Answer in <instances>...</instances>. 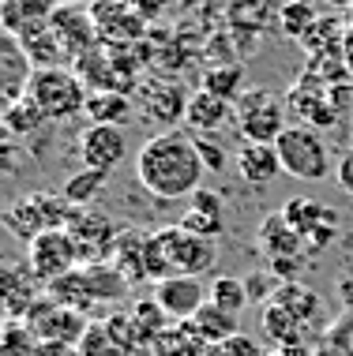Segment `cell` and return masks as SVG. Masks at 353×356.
<instances>
[{
    "instance_id": "4316f807",
    "label": "cell",
    "mask_w": 353,
    "mask_h": 356,
    "mask_svg": "<svg viewBox=\"0 0 353 356\" xmlns=\"http://www.w3.org/2000/svg\"><path fill=\"white\" fill-rule=\"evenodd\" d=\"M237 319L241 315H230V312H222V307H214L211 300H207L199 312L188 319V326L196 330V338H203L207 345H222L226 338H233V334H241V326H237Z\"/></svg>"
},
{
    "instance_id": "d4e9b609",
    "label": "cell",
    "mask_w": 353,
    "mask_h": 356,
    "mask_svg": "<svg viewBox=\"0 0 353 356\" xmlns=\"http://www.w3.org/2000/svg\"><path fill=\"white\" fill-rule=\"evenodd\" d=\"M42 282L31 274V266H8L4 270V296H8V319H23L31 304L42 293Z\"/></svg>"
},
{
    "instance_id": "f546056e",
    "label": "cell",
    "mask_w": 353,
    "mask_h": 356,
    "mask_svg": "<svg viewBox=\"0 0 353 356\" xmlns=\"http://www.w3.org/2000/svg\"><path fill=\"white\" fill-rule=\"evenodd\" d=\"M79 356H136V353L109 330L106 319H91L87 334L79 338Z\"/></svg>"
},
{
    "instance_id": "7a4b0ae2",
    "label": "cell",
    "mask_w": 353,
    "mask_h": 356,
    "mask_svg": "<svg viewBox=\"0 0 353 356\" xmlns=\"http://www.w3.org/2000/svg\"><path fill=\"white\" fill-rule=\"evenodd\" d=\"M218 263L214 255V244L199 233H188L185 225H166L158 233H150V244H147V274L150 282H162V277H199L207 274L211 266Z\"/></svg>"
},
{
    "instance_id": "5bb4252c",
    "label": "cell",
    "mask_w": 353,
    "mask_h": 356,
    "mask_svg": "<svg viewBox=\"0 0 353 356\" xmlns=\"http://www.w3.org/2000/svg\"><path fill=\"white\" fill-rule=\"evenodd\" d=\"M128 154V139L124 128L117 124H87L79 136V158L83 169H98V172H113Z\"/></svg>"
},
{
    "instance_id": "6da1fadb",
    "label": "cell",
    "mask_w": 353,
    "mask_h": 356,
    "mask_svg": "<svg viewBox=\"0 0 353 356\" xmlns=\"http://www.w3.org/2000/svg\"><path fill=\"white\" fill-rule=\"evenodd\" d=\"M203 154L192 131L166 128L155 131L136 154V177L139 184L162 203H180L192 199L199 184H203Z\"/></svg>"
},
{
    "instance_id": "30bf717a",
    "label": "cell",
    "mask_w": 353,
    "mask_h": 356,
    "mask_svg": "<svg viewBox=\"0 0 353 356\" xmlns=\"http://www.w3.org/2000/svg\"><path fill=\"white\" fill-rule=\"evenodd\" d=\"M68 236L75 244V255H79V266L83 263H113L120 225H113L98 210H75V218L68 221Z\"/></svg>"
},
{
    "instance_id": "8992f818",
    "label": "cell",
    "mask_w": 353,
    "mask_h": 356,
    "mask_svg": "<svg viewBox=\"0 0 353 356\" xmlns=\"http://www.w3.org/2000/svg\"><path fill=\"white\" fill-rule=\"evenodd\" d=\"M237 131L244 136V143H279L285 124V98L271 90H244L237 98Z\"/></svg>"
},
{
    "instance_id": "ba28073f",
    "label": "cell",
    "mask_w": 353,
    "mask_h": 356,
    "mask_svg": "<svg viewBox=\"0 0 353 356\" xmlns=\"http://www.w3.org/2000/svg\"><path fill=\"white\" fill-rule=\"evenodd\" d=\"M23 323L34 330L38 341H68V345H79V338L91 326V319L83 312L53 300V296H38L31 304V312L23 315Z\"/></svg>"
},
{
    "instance_id": "277c9868",
    "label": "cell",
    "mask_w": 353,
    "mask_h": 356,
    "mask_svg": "<svg viewBox=\"0 0 353 356\" xmlns=\"http://www.w3.org/2000/svg\"><path fill=\"white\" fill-rule=\"evenodd\" d=\"M26 98L45 113V120H72L87 113L91 86L75 75V68H38Z\"/></svg>"
},
{
    "instance_id": "ac0fdd59",
    "label": "cell",
    "mask_w": 353,
    "mask_h": 356,
    "mask_svg": "<svg viewBox=\"0 0 353 356\" xmlns=\"http://www.w3.org/2000/svg\"><path fill=\"white\" fill-rule=\"evenodd\" d=\"M34 72L38 68H34L31 53L23 49V42L12 38V34H4V42H0V86H4V102L8 105L26 98Z\"/></svg>"
},
{
    "instance_id": "ffe728a7",
    "label": "cell",
    "mask_w": 353,
    "mask_h": 356,
    "mask_svg": "<svg viewBox=\"0 0 353 356\" xmlns=\"http://www.w3.org/2000/svg\"><path fill=\"white\" fill-rule=\"evenodd\" d=\"M139 109L147 117H155L162 124V131L173 128L177 120H185V109H188V98L180 94L177 83H147L139 90Z\"/></svg>"
},
{
    "instance_id": "ee69618b",
    "label": "cell",
    "mask_w": 353,
    "mask_h": 356,
    "mask_svg": "<svg viewBox=\"0 0 353 356\" xmlns=\"http://www.w3.org/2000/svg\"><path fill=\"white\" fill-rule=\"evenodd\" d=\"M327 349H346L338 356H353V319H342V326L327 330Z\"/></svg>"
},
{
    "instance_id": "f5cc1de1",
    "label": "cell",
    "mask_w": 353,
    "mask_h": 356,
    "mask_svg": "<svg viewBox=\"0 0 353 356\" xmlns=\"http://www.w3.org/2000/svg\"><path fill=\"white\" fill-rule=\"evenodd\" d=\"M350 131H353V124H350Z\"/></svg>"
},
{
    "instance_id": "7bdbcfd3",
    "label": "cell",
    "mask_w": 353,
    "mask_h": 356,
    "mask_svg": "<svg viewBox=\"0 0 353 356\" xmlns=\"http://www.w3.org/2000/svg\"><path fill=\"white\" fill-rule=\"evenodd\" d=\"M196 143H199V154H203L207 172H222V169H226V150H222V143L203 139V136H196Z\"/></svg>"
},
{
    "instance_id": "83f0119b",
    "label": "cell",
    "mask_w": 353,
    "mask_h": 356,
    "mask_svg": "<svg viewBox=\"0 0 353 356\" xmlns=\"http://www.w3.org/2000/svg\"><path fill=\"white\" fill-rule=\"evenodd\" d=\"M155 356H211V345L203 338H196V330L188 323H173L150 341Z\"/></svg>"
},
{
    "instance_id": "9c48e42d",
    "label": "cell",
    "mask_w": 353,
    "mask_h": 356,
    "mask_svg": "<svg viewBox=\"0 0 353 356\" xmlns=\"http://www.w3.org/2000/svg\"><path fill=\"white\" fill-rule=\"evenodd\" d=\"M26 266H31V274L45 289H49L56 277L75 270V266H79V255H75L68 229H45V233H38L31 244H26Z\"/></svg>"
},
{
    "instance_id": "5b68a950",
    "label": "cell",
    "mask_w": 353,
    "mask_h": 356,
    "mask_svg": "<svg viewBox=\"0 0 353 356\" xmlns=\"http://www.w3.org/2000/svg\"><path fill=\"white\" fill-rule=\"evenodd\" d=\"M274 147H279L285 177H293V180H327L331 177L327 143H323V136L316 128H308V124H290Z\"/></svg>"
},
{
    "instance_id": "4dcf8cb0",
    "label": "cell",
    "mask_w": 353,
    "mask_h": 356,
    "mask_svg": "<svg viewBox=\"0 0 353 356\" xmlns=\"http://www.w3.org/2000/svg\"><path fill=\"white\" fill-rule=\"evenodd\" d=\"M274 304H282L290 315H297L304 326L320 315V296L308 285H297V282H282L279 293H274Z\"/></svg>"
},
{
    "instance_id": "e575fe53",
    "label": "cell",
    "mask_w": 353,
    "mask_h": 356,
    "mask_svg": "<svg viewBox=\"0 0 353 356\" xmlns=\"http://www.w3.org/2000/svg\"><path fill=\"white\" fill-rule=\"evenodd\" d=\"M211 304L222 307L230 315H241L248 304V289H244V277H214L211 282Z\"/></svg>"
},
{
    "instance_id": "f6af8a7d",
    "label": "cell",
    "mask_w": 353,
    "mask_h": 356,
    "mask_svg": "<svg viewBox=\"0 0 353 356\" xmlns=\"http://www.w3.org/2000/svg\"><path fill=\"white\" fill-rule=\"evenodd\" d=\"M34 356H79V345H68V341H38V353Z\"/></svg>"
},
{
    "instance_id": "2e32d148",
    "label": "cell",
    "mask_w": 353,
    "mask_h": 356,
    "mask_svg": "<svg viewBox=\"0 0 353 356\" xmlns=\"http://www.w3.org/2000/svg\"><path fill=\"white\" fill-rule=\"evenodd\" d=\"M207 293H211V289H203L199 277H185V274L155 282V300L162 304V312H166L173 323H188V319H192L199 307L207 304Z\"/></svg>"
},
{
    "instance_id": "484cf974",
    "label": "cell",
    "mask_w": 353,
    "mask_h": 356,
    "mask_svg": "<svg viewBox=\"0 0 353 356\" xmlns=\"http://www.w3.org/2000/svg\"><path fill=\"white\" fill-rule=\"evenodd\" d=\"M260 244L267 248V259H282V255H301L304 240L279 210V214H267L260 221Z\"/></svg>"
},
{
    "instance_id": "44dd1931",
    "label": "cell",
    "mask_w": 353,
    "mask_h": 356,
    "mask_svg": "<svg viewBox=\"0 0 353 356\" xmlns=\"http://www.w3.org/2000/svg\"><path fill=\"white\" fill-rule=\"evenodd\" d=\"M237 172H241V180H248L256 188L271 184L282 172L279 147L274 143H244V147H237Z\"/></svg>"
},
{
    "instance_id": "4fadbf2b",
    "label": "cell",
    "mask_w": 353,
    "mask_h": 356,
    "mask_svg": "<svg viewBox=\"0 0 353 356\" xmlns=\"http://www.w3.org/2000/svg\"><path fill=\"white\" fill-rule=\"evenodd\" d=\"M282 214L301 233V240H304L308 252H323V248L331 244V236H335V225H338L335 210L316 203V199H285Z\"/></svg>"
},
{
    "instance_id": "681fc988",
    "label": "cell",
    "mask_w": 353,
    "mask_h": 356,
    "mask_svg": "<svg viewBox=\"0 0 353 356\" xmlns=\"http://www.w3.org/2000/svg\"><path fill=\"white\" fill-rule=\"evenodd\" d=\"M331 8H353V0H327Z\"/></svg>"
},
{
    "instance_id": "836d02e7",
    "label": "cell",
    "mask_w": 353,
    "mask_h": 356,
    "mask_svg": "<svg viewBox=\"0 0 353 356\" xmlns=\"http://www.w3.org/2000/svg\"><path fill=\"white\" fill-rule=\"evenodd\" d=\"M203 90H211V94H218V98H226V102L237 105V98L244 94V72L237 68V64L203 72Z\"/></svg>"
},
{
    "instance_id": "c3c4849f",
    "label": "cell",
    "mask_w": 353,
    "mask_h": 356,
    "mask_svg": "<svg viewBox=\"0 0 353 356\" xmlns=\"http://www.w3.org/2000/svg\"><path fill=\"white\" fill-rule=\"evenodd\" d=\"M282 356H312V345H308V341H293V345H282Z\"/></svg>"
},
{
    "instance_id": "e0dca14e",
    "label": "cell",
    "mask_w": 353,
    "mask_h": 356,
    "mask_svg": "<svg viewBox=\"0 0 353 356\" xmlns=\"http://www.w3.org/2000/svg\"><path fill=\"white\" fill-rule=\"evenodd\" d=\"M53 15H56V0H4V8H0V26H4V34L26 42V38L49 31Z\"/></svg>"
},
{
    "instance_id": "8fae6325",
    "label": "cell",
    "mask_w": 353,
    "mask_h": 356,
    "mask_svg": "<svg viewBox=\"0 0 353 356\" xmlns=\"http://www.w3.org/2000/svg\"><path fill=\"white\" fill-rule=\"evenodd\" d=\"M285 109L293 113L301 124L316 131H327L338 124V105H335V90L320 79V75H304V79L293 83V90L285 94Z\"/></svg>"
},
{
    "instance_id": "f35d334b",
    "label": "cell",
    "mask_w": 353,
    "mask_h": 356,
    "mask_svg": "<svg viewBox=\"0 0 353 356\" xmlns=\"http://www.w3.org/2000/svg\"><path fill=\"white\" fill-rule=\"evenodd\" d=\"M106 323H109V330L117 334V338H120L124 345H128L132 353L147 349V345H143V334H139L136 319H132V312H109V315H106Z\"/></svg>"
},
{
    "instance_id": "52a82bcc",
    "label": "cell",
    "mask_w": 353,
    "mask_h": 356,
    "mask_svg": "<svg viewBox=\"0 0 353 356\" xmlns=\"http://www.w3.org/2000/svg\"><path fill=\"white\" fill-rule=\"evenodd\" d=\"M75 210L68 199H53V195H26L19 199V203L8 210V229H12L15 236H23L26 244L45 233V229H68V221L75 218Z\"/></svg>"
},
{
    "instance_id": "9a60e30c",
    "label": "cell",
    "mask_w": 353,
    "mask_h": 356,
    "mask_svg": "<svg viewBox=\"0 0 353 356\" xmlns=\"http://www.w3.org/2000/svg\"><path fill=\"white\" fill-rule=\"evenodd\" d=\"M53 34L61 38L68 60L75 64L83 53H91L98 45V31H94V19H91V4H56L53 15Z\"/></svg>"
},
{
    "instance_id": "d6a6232c",
    "label": "cell",
    "mask_w": 353,
    "mask_h": 356,
    "mask_svg": "<svg viewBox=\"0 0 353 356\" xmlns=\"http://www.w3.org/2000/svg\"><path fill=\"white\" fill-rule=\"evenodd\" d=\"M132 312V319H136V326H139V334H143V345L150 349V341L158 338L166 326H173V319H169L166 312H162V304L158 300H136L128 307Z\"/></svg>"
},
{
    "instance_id": "60d3db41",
    "label": "cell",
    "mask_w": 353,
    "mask_h": 356,
    "mask_svg": "<svg viewBox=\"0 0 353 356\" xmlns=\"http://www.w3.org/2000/svg\"><path fill=\"white\" fill-rule=\"evenodd\" d=\"M282 19H285V34H293V38H304V34H308V26L312 23H316V12H312V8L308 4H290V8H285V12H282Z\"/></svg>"
},
{
    "instance_id": "7dc6e473",
    "label": "cell",
    "mask_w": 353,
    "mask_h": 356,
    "mask_svg": "<svg viewBox=\"0 0 353 356\" xmlns=\"http://www.w3.org/2000/svg\"><path fill=\"white\" fill-rule=\"evenodd\" d=\"M342 60H346V72H350V79H353V26L346 31V38H342Z\"/></svg>"
},
{
    "instance_id": "f907efd6",
    "label": "cell",
    "mask_w": 353,
    "mask_h": 356,
    "mask_svg": "<svg viewBox=\"0 0 353 356\" xmlns=\"http://www.w3.org/2000/svg\"><path fill=\"white\" fill-rule=\"evenodd\" d=\"M56 4H87V0H56Z\"/></svg>"
},
{
    "instance_id": "74e56055",
    "label": "cell",
    "mask_w": 353,
    "mask_h": 356,
    "mask_svg": "<svg viewBox=\"0 0 353 356\" xmlns=\"http://www.w3.org/2000/svg\"><path fill=\"white\" fill-rule=\"evenodd\" d=\"M335 38H338V42L346 38V31H338V19H316V23L308 26V34L301 38V45H304L312 56H323V53H327L323 45L335 42Z\"/></svg>"
},
{
    "instance_id": "3957f363",
    "label": "cell",
    "mask_w": 353,
    "mask_h": 356,
    "mask_svg": "<svg viewBox=\"0 0 353 356\" xmlns=\"http://www.w3.org/2000/svg\"><path fill=\"white\" fill-rule=\"evenodd\" d=\"M128 289H132V282L113 263H83V266H75V270H68L64 277H56L45 293H49L53 300H61V304H68L75 312L87 315L91 307H98V304L124 300Z\"/></svg>"
},
{
    "instance_id": "8d00e7d4",
    "label": "cell",
    "mask_w": 353,
    "mask_h": 356,
    "mask_svg": "<svg viewBox=\"0 0 353 356\" xmlns=\"http://www.w3.org/2000/svg\"><path fill=\"white\" fill-rule=\"evenodd\" d=\"M4 120H8V131H15V136H31L34 128H42V124H45V113L38 109L31 98H19V102L8 105V117Z\"/></svg>"
},
{
    "instance_id": "d6986e66",
    "label": "cell",
    "mask_w": 353,
    "mask_h": 356,
    "mask_svg": "<svg viewBox=\"0 0 353 356\" xmlns=\"http://www.w3.org/2000/svg\"><path fill=\"white\" fill-rule=\"evenodd\" d=\"M230 120H237L233 102L218 98V94H211V90H196L192 98H188L185 124L196 131V136H214V131H222Z\"/></svg>"
},
{
    "instance_id": "bcb514c9",
    "label": "cell",
    "mask_w": 353,
    "mask_h": 356,
    "mask_svg": "<svg viewBox=\"0 0 353 356\" xmlns=\"http://www.w3.org/2000/svg\"><path fill=\"white\" fill-rule=\"evenodd\" d=\"M335 180H338V188H342V191H350V195H353V150L346 154V158H338Z\"/></svg>"
},
{
    "instance_id": "ab89813d",
    "label": "cell",
    "mask_w": 353,
    "mask_h": 356,
    "mask_svg": "<svg viewBox=\"0 0 353 356\" xmlns=\"http://www.w3.org/2000/svg\"><path fill=\"white\" fill-rule=\"evenodd\" d=\"M244 289H248V300H256V304H271V300H274V293H279V282H274V274H271V270H256V274H248V277H244Z\"/></svg>"
},
{
    "instance_id": "f1b7e54d",
    "label": "cell",
    "mask_w": 353,
    "mask_h": 356,
    "mask_svg": "<svg viewBox=\"0 0 353 356\" xmlns=\"http://www.w3.org/2000/svg\"><path fill=\"white\" fill-rule=\"evenodd\" d=\"M260 326L263 334L274 341V349H282V345H293V341H304V323L297 319V315H290L282 304H263L260 312Z\"/></svg>"
},
{
    "instance_id": "7c38bea8",
    "label": "cell",
    "mask_w": 353,
    "mask_h": 356,
    "mask_svg": "<svg viewBox=\"0 0 353 356\" xmlns=\"http://www.w3.org/2000/svg\"><path fill=\"white\" fill-rule=\"evenodd\" d=\"M91 19L94 31H98V42L113 45V49H124L147 34V15L136 12L128 0H91Z\"/></svg>"
},
{
    "instance_id": "7402d4cb",
    "label": "cell",
    "mask_w": 353,
    "mask_h": 356,
    "mask_svg": "<svg viewBox=\"0 0 353 356\" xmlns=\"http://www.w3.org/2000/svg\"><path fill=\"white\" fill-rule=\"evenodd\" d=\"M180 225H185L188 233H199V236L214 240V236L226 229V207H222V195H214V191L199 188L196 195H192V203H188V210L180 214Z\"/></svg>"
},
{
    "instance_id": "1f68e13d",
    "label": "cell",
    "mask_w": 353,
    "mask_h": 356,
    "mask_svg": "<svg viewBox=\"0 0 353 356\" xmlns=\"http://www.w3.org/2000/svg\"><path fill=\"white\" fill-rule=\"evenodd\" d=\"M109 172H98V169H79L75 177H68V184H64V199H68L72 207L87 210L94 199L102 195V188H106Z\"/></svg>"
},
{
    "instance_id": "603a6c76",
    "label": "cell",
    "mask_w": 353,
    "mask_h": 356,
    "mask_svg": "<svg viewBox=\"0 0 353 356\" xmlns=\"http://www.w3.org/2000/svg\"><path fill=\"white\" fill-rule=\"evenodd\" d=\"M147 244H150V233H139V229H120L117 252H113V266H117V270L128 277L132 285L150 282V274H147Z\"/></svg>"
},
{
    "instance_id": "d590c367",
    "label": "cell",
    "mask_w": 353,
    "mask_h": 356,
    "mask_svg": "<svg viewBox=\"0 0 353 356\" xmlns=\"http://www.w3.org/2000/svg\"><path fill=\"white\" fill-rule=\"evenodd\" d=\"M38 338L23 319H8L4 326V341H0V356H34Z\"/></svg>"
},
{
    "instance_id": "b9f144b4",
    "label": "cell",
    "mask_w": 353,
    "mask_h": 356,
    "mask_svg": "<svg viewBox=\"0 0 353 356\" xmlns=\"http://www.w3.org/2000/svg\"><path fill=\"white\" fill-rule=\"evenodd\" d=\"M211 356H267L260 349V341L248 338V334H233V338H226L222 345H214Z\"/></svg>"
},
{
    "instance_id": "816d5d0a",
    "label": "cell",
    "mask_w": 353,
    "mask_h": 356,
    "mask_svg": "<svg viewBox=\"0 0 353 356\" xmlns=\"http://www.w3.org/2000/svg\"><path fill=\"white\" fill-rule=\"evenodd\" d=\"M267 356H282V349H271V353H267Z\"/></svg>"
},
{
    "instance_id": "cb8c5ba5",
    "label": "cell",
    "mask_w": 353,
    "mask_h": 356,
    "mask_svg": "<svg viewBox=\"0 0 353 356\" xmlns=\"http://www.w3.org/2000/svg\"><path fill=\"white\" fill-rule=\"evenodd\" d=\"M136 113H139V105L128 98L124 90H94L91 94V102H87V117L91 124H128V120H136Z\"/></svg>"
}]
</instances>
